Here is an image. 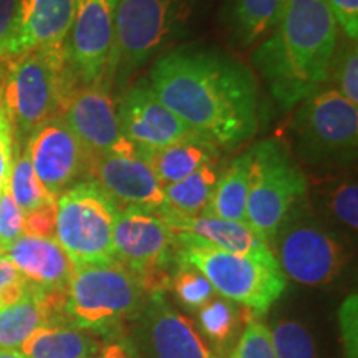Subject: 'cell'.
Wrapping results in <instances>:
<instances>
[{"label": "cell", "instance_id": "cell-1", "mask_svg": "<svg viewBox=\"0 0 358 358\" xmlns=\"http://www.w3.org/2000/svg\"><path fill=\"white\" fill-rule=\"evenodd\" d=\"M150 88L192 131L219 150H234L259 128V90L248 66L208 50L159 57Z\"/></svg>", "mask_w": 358, "mask_h": 358}, {"label": "cell", "instance_id": "cell-2", "mask_svg": "<svg viewBox=\"0 0 358 358\" xmlns=\"http://www.w3.org/2000/svg\"><path fill=\"white\" fill-rule=\"evenodd\" d=\"M338 24L327 0H284L271 35L252 62L282 110L320 92L337 57Z\"/></svg>", "mask_w": 358, "mask_h": 358}, {"label": "cell", "instance_id": "cell-3", "mask_svg": "<svg viewBox=\"0 0 358 358\" xmlns=\"http://www.w3.org/2000/svg\"><path fill=\"white\" fill-rule=\"evenodd\" d=\"M0 80V105L10 120L13 134L25 140L45 122L62 116L75 88L66 43L35 48L6 62Z\"/></svg>", "mask_w": 358, "mask_h": 358}, {"label": "cell", "instance_id": "cell-4", "mask_svg": "<svg viewBox=\"0 0 358 358\" xmlns=\"http://www.w3.org/2000/svg\"><path fill=\"white\" fill-rule=\"evenodd\" d=\"M174 248H178V261L199 271L214 292L256 313H266L287 285L274 256L226 252L186 234H174Z\"/></svg>", "mask_w": 358, "mask_h": 358}, {"label": "cell", "instance_id": "cell-5", "mask_svg": "<svg viewBox=\"0 0 358 358\" xmlns=\"http://www.w3.org/2000/svg\"><path fill=\"white\" fill-rule=\"evenodd\" d=\"M198 0H118L106 80L124 82L187 24Z\"/></svg>", "mask_w": 358, "mask_h": 358}, {"label": "cell", "instance_id": "cell-6", "mask_svg": "<svg viewBox=\"0 0 358 358\" xmlns=\"http://www.w3.org/2000/svg\"><path fill=\"white\" fill-rule=\"evenodd\" d=\"M141 280L115 259L73 266L65 317L82 330H106L127 320L143 302Z\"/></svg>", "mask_w": 358, "mask_h": 358}, {"label": "cell", "instance_id": "cell-7", "mask_svg": "<svg viewBox=\"0 0 358 358\" xmlns=\"http://www.w3.org/2000/svg\"><path fill=\"white\" fill-rule=\"evenodd\" d=\"M250 153L245 222L268 245L307 194V179L279 141L259 143Z\"/></svg>", "mask_w": 358, "mask_h": 358}, {"label": "cell", "instance_id": "cell-8", "mask_svg": "<svg viewBox=\"0 0 358 358\" xmlns=\"http://www.w3.org/2000/svg\"><path fill=\"white\" fill-rule=\"evenodd\" d=\"M120 206L92 179L80 181L57 198L55 239L73 266L113 257V229Z\"/></svg>", "mask_w": 358, "mask_h": 358}, {"label": "cell", "instance_id": "cell-9", "mask_svg": "<svg viewBox=\"0 0 358 358\" xmlns=\"http://www.w3.org/2000/svg\"><path fill=\"white\" fill-rule=\"evenodd\" d=\"M292 131L299 151L308 163H345L357 151V105L337 90H320L301 103Z\"/></svg>", "mask_w": 358, "mask_h": 358}, {"label": "cell", "instance_id": "cell-10", "mask_svg": "<svg viewBox=\"0 0 358 358\" xmlns=\"http://www.w3.org/2000/svg\"><path fill=\"white\" fill-rule=\"evenodd\" d=\"M284 275L308 287L325 285L342 274L343 245L320 224L290 214L268 244Z\"/></svg>", "mask_w": 358, "mask_h": 358}, {"label": "cell", "instance_id": "cell-11", "mask_svg": "<svg viewBox=\"0 0 358 358\" xmlns=\"http://www.w3.org/2000/svg\"><path fill=\"white\" fill-rule=\"evenodd\" d=\"M173 248V231L158 214L141 208L118 209L113 257L141 280L145 292H159Z\"/></svg>", "mask_w": 358, "mask_h": 358}, {"label": "cell", "instance_id": "cell-12", "mask_svg": "<svg viewBox=\"0 0 358 358\" xmlns=\"http://www.w3.org/2000/svg\"><path fill=\"white\" fill-rule=\"evenodd\" d=\"M118 0H77L66 55L78 87L100 85L108 75Z\"/></svg>", "mask_w": 358, "mask_h": 358}, {"label": "cell", "instance_id": "cell-13", "mask_svg": "<svg viewBox=\"0 0 358 358\" xmlns=\"http://www.w3.org/2000/svg\"><path fill=\"white\" fill-rule=\"evenodd\" d=\"M62 116L90 158L136 151L122 131L116 103L105 83L75 88Z\"/></svg>", "mask_w": 358, "mask_h": 358}, {"label": "cell", "instance_id": "cell-14", "mask_svg": "<svg viewBox=\"0 0 358 358\" xmlns=\"http://www.w3.org/2000/svg\"><path fill=\"white\" fill-rule=\"evenodd\" d=\"M25 151L34 171L53 198L69 189L88 171L90 156L64 116L45 122L27 138Z\"/></svg>", "mask_w": 358, "mask_h": 358}, {"label": "cell", "instance_id": "cell-15", "mask_svg": "<svg viewBox=\"0 0 358 358\" xmlns=\"http://www.w3.org/2000/svg\"><path fill=\"white\" fill-rule=\"evenodd\" d=\"M87 174L118 206L153 213L168 206L163 186L138 151L90 158Z\"/></svg>", "mask_w": 358, "mask_h": 358}, {"label": "cell", "instance_id": "cell-16", "mask_svg": "<svg viewBox=\"0 0 358 358\" xmlns=\"http://www.w3.org/2000/svg\"><path fill=\"white\" fill-rule=\"evenodd\" d=\"M116 111L123 134L140 153L161 150L194 133L146 85L128 88L120 98Z\"/></svg>", "mask_w": 358, "mask_h": 358}, {"label": "cell", "instance_id": "cell-17", "mask_svg": "<svg viewBox=\"0 0 358 358\" xmlns=\"http://www.w3.org/2000/svg\"><path fill=\"white\" fill-rule=\"evenodd\" d=\"M77 10V0H19L15 29L3 62L35 48L64 45Z\"/></svg>", "mask_w": 358, "mask_h": 358}, {"label": "cell", "instance_id": "cell-18", "mask_svg": "<svg viewBox=\"0 0 358 358\" xmlns=\"http://www.w3.org/2000/svg\"><path fill=\"white\" fill-rule=\"evenodd\" d=\"M155 213L163 219L174 234L196 237L213 248L226 250V252L241 254V256H274L271 248L250 229L248 224L224 221V219L206 216V214L186 216V214L174 211L169 206Z\"/></svg>", "mask_w": 358, "mask_h": 358}, {"label": "cell", "instance_id": "cell-19", "mask_svg": "<svg viewBox=\"0 0 358 358\" xmlns=\"http://www.w3.org/2000/svg\"><path fill=\"white\" fill-rule=\"evenodd\" d=\"M6 256L30 284L47 292H66L73 262L57 239L20 236Z\"/></svg>", "mask_w": 358, "mask_h": 358}, {"label": "cell", "instance_id": "cell-20", "mask_svg": "<svg viewBox=\"0 0 358 358\" xmlns=\"http://www.w3.org/2000/svg\"><path fill=\"white\" fill-rule=\"evenodd\" d=\"M146 330L155 358H213L192 322L168 306L161 292L146 308Z\"/></svg>", "mask_w": 358, "mask_h": 358}, {"label": "cell", "instance_id": "cell-21", "mask_svg": "<svg viewBox=\"0 0 358 358\" xmlns=\"http://www.w3.org/2000/svg\"><path fill=\"white\" fill-rule=\"evenodd\" d=\"M66 292H47L29 284L24 297L0 310V350H19L25 340L48 322L64 319Z\"/></svg>", "mask_w": 358, "mask_h": 358}, {"label": "cell", "instance_id": "cell-22", "mask_svg": "<svg viewBox=\"0 0 358 358\" xmlns=\"http://www.w3.org/2000/svg\"><path fill=\"white\" fill-rule=\"evenodd\" d=\"M219 151L221 150L204 136L191 133L189 136L161 150L138 153L150 164L161 186L164 187L187 178L204 164L219 159Z\"/></svg>", "mask_w": 358, "mask_h": 358}, {"label": "cell", "instance_id": "cell-23", "mask_svg": "<svg viewBox=\"0 0 358 358\" xmlns=\"http://www.w3.org/2000/svg\"><path fill=\"white\" fill-rule=\"evenodd\" d=\"M19 350L25 358H96L100 345L64 317L35 330Z\"/></svg>", "mask_w": 358, "mask_h": 358}, {"label": "cell", "instance_id": "cell-24", "mask_svg": "<svg viewBox=\"0 0 358 358\" xmlns=\"http://www.w3.org/2000/svg\"><path fill=\"white\" fill-rule=\"evenodd\" d=\"M250 164H252L250 150L231 161L229 166L219 174L213 198L203 214L224 219V221L248 224L245 222V206H248L249 196Z\"/></svg>", "mask_w": 358, "mask_h": 358}, {"label": "cell", "instance_id": "cell-25", "mask_svg": "<svg viewBox=\"0 0 358 358\" xmlns=\"http://www.w3.org/2000/svg\"><path fill=\"white\" fill-rule=\"evenodd\" d=\"M284 0H227L226 20L236 40L252 45L274 29Z\"/></svg>", "mask_w": 358, "mask_h": 358}, {"label": "cell", "instance_id": "cell-26", "mask_svg": "<svg viewBox=\"0 0 358 358\" xmlns=\"http://www.w3.org/2000/svg\"><path fill=\"white\" fill-rule=\"evenodd\" d=\"M217 159L201 166L189 176L164 186L168 206L174 211L186 214V216H199L206 211L209 201L213 198V191L219 179Z\"/></svg>", "mask_w": 358, "mask_h": 358}, {"label": "cell", "instance_id": "cell-27", "mask_svg": "<svg viewBox=\"0 0 358 358\" xmlns=\"http://www.w3.org/2000/svg\"><path fill=\"white\" fill-rule=\"evenodd\" d=\"M8 192L19 204L22 211L30 213L40 206L50 203L57 199L45 189V186L40 182L37 174L34 171L32 163H30L29 155H27L25 148L22 153H19L17 159H13V168L10 174V182H8Z\"/></svg>", "mask_w": 358, "mask_h": 358}, {"label": "cell", "instance_id": "cell-28", "mask_svg": "<svg viewBox=\"0 0 358 358\" xmlns=\"http://www.w3.org/2000/svg\"><path fill=\"white\" fill-rule=\"evenodd\" d=\"M271 342L275 358H315L310 334L297 322H279L272 330Z\"/></svg>", "mask_w": 358, "mask_h": 358}, {"label": "cell", "instance_id": "cell-29", "mask_svg": "<svg viewBox=\"0 0 358 358\" xmlns=\"http://www.w3.org/2000/svg\"><path fill=\"white\" fill-rule=\"evenodd\" d=\"M181 264V262H179ZM173 290L179 302L191 308H201L213 299L214 289L209 280L194 267L181 264L173 277Z\"/></svg>", "mask_w": 358, "mask_h": 358}, {"label": "cell", "instance_id": "cell-30", "mask_svg": "<svg viewBox=\"0 0 358 358\" xmlns=\"http://www.w3.org/2000/svg\"><path fill=\"white\" fill-rule=\"evenodd\" d=\"M203 332L214 342H226L231 338L236 325V310L227 299H211L199 310Z\"/></svg>", "mask_w": 358, "mask_h": 358}, {"label": "cell", "instance_id": "cell-31", "mask_svg": "<svg viewBox=\"0 0 358 358\" xmlns=\"http://www.w3.org/2000/svg\"><path fill=\"white\" fill-rule=\"evenodd\" d=\"M229 358H275L267 327L259 320H249Z\"/></svg>", "mask_w": 358, "mask_h": 358}, {"label": "cell", "instance_id": "cell-32", "mask_svg": "<svg viewBox=\"0 0 358 358\" xmlns=\"http://www.w3.org/2000/svg\"><path fill=\"white\" fill-rule=\"evenodd\" d=\"M337 80V92L353 105H358V53L357 45H348L342 55L335 57L332 73Z\"/></svg>", "mask_w": 358, "mask_h": 358}, {"label": "cell", "instance_id": "cell-33", "mask_svg": "<svg viewBox=\"0 0 358 358\" xmlns=\"http://www.w3.org/2000/svg\"><path fill=\"white\" fill-rule=\"evenodd\" d=\"M329 208L335 219L345 224L353 232L358 226V186L357 181H347L330 192Z\"/></svg>", "mask_w": 358, "mask_h": 358}, {"label": "cell", "instance_id": "cell-34", "mask_svg": "<svg viewBox=\"0 0 358 358\" xmlns=\"http://www.w3.org/2000/svg\"><path fill=\"white\" fill-rule=\"evenodd\" d=\"M20 236H24V211L7 189L0 194V252L6 254Z\"/></svg>", "mask_w": 358, "mask_h": 358}, {"label": "cell", "instance_id": "cell-35", "mask_svg": "<svg viewBox=\"0 0 358 358\" xmlns=\"http://www.w3.org/2000/svg\"><path fill=\"white\" fill-rule=\"evenodd\" d=\"M30 282L20 274L6 254H0V310L13 306L24 297Z\"/></svg>", "mask_w": 358, "mask_h": 358}, {"label": "cell", "instance_id": "cell-36", "mask_svg": "<svg viewBox=\"0 0 358 358\" xmlns=\"http://www.w3.org/2000/svg\"><path fill=\"white\" fill-rule=\"evenodd\" d=\"M57 199L24 214V236L55 239Z\"/></svg>", "mask_w": 358, "mask_h": 358}, {"label": "cell", "instance_id": "cell-37", "mask_svg": "<svg viewBox=\"0 0 358 358\" xmlns=\"http://www.w3.org/2000/svg\"><path fill=\"white\" fill-rule=\"evenodd\" d=\"M15 134L10 120L0 105V194L8 189L15 155Z\"/></svg>", "mask_w": 358, "mask_h": 358}, {"label": "cell", "instance_id": "cell-38", "mask_svg": "<svg viewBox=\"0 0 358 358\" xmlns=\"http://www.w3.org/2000/svg\"><path fill=\"white\" fill-rule=\"evenodd\" d=\"M357 294L348 295L343 301L342 307L338 312L340 329H342V338L345 342V355L347 358H357V335H358V325H357Z\"/></svg>", "mask_w": 358, "mask_h": 358}, {"label": "cell", "instance_id": "cell-39", "mask_svg": "<svg viewBox=\"0 0 358 358\" xmlns=\"http://www.w3.org/2000/svg\"><path fill=\"white\" fill-rule=\"evenodd\" d=\"M340 29L352 42L358 37V0H327Z\"/></svg>", "mask_w": 358, "mask_h": 358}, {"label": "cell", "instance_id": "cell-40", "mask_svg": "<svg viewBox=\"0 0 358 358\" xmlns=\"http://www.w3.org/2000/svg\"><path fill=\"white\" fill-rule=\"evenodd\" d=\"M19 0H0V64L15 29Z\"/></svg>", "mask_w": 358, "mask_h": 358}, {"label": "cell", "instance_id": "cell-41", "mask_svg": "<svg viewBox=\"0 0 358 358\" xmlns=\"http://www.w3.org/2000/svg\"><path fill=\"white\" fill-rule=\"evenodd\" d=\"M96 358H140L128 340H110L100 347Z\"/></svg>", "mask_w": 358, "mask_h": 358}, {"label": "cell", "instance_id": "cell-42", "mask_svg": "<svg viewBox=\"0 0 358 358\" xmlns=\"http://www.w3.org/2000/svg\"><path fill=\"white\" fill-rule=\"evenodd\" d=\"M0 358H25L20 350H0Z\"/></svg>", "mask_w": 358, "mask_h": 358}, {"label": "cell", "instance_id": "cell-43", "mask_svg": "<svg viewBox=\"0 0 358 358\" xmlns=\"http://www.w3.org/2000/svg\"><path fill=\"white\" fill-rule=\"evenodd\" d=\"M0 254H2V252H0Z\"/></svg>", "mask_w": 358, "mask_h": 358}]
</instances>
